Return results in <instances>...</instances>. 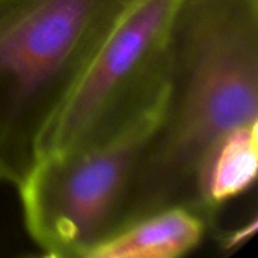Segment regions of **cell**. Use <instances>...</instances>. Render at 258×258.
Segmentation results:
<instances>
[{"mask_svg": "<svg viewBox=\"0 0 258 258\" xmlns=\"http://www.w3.org/2000/svg\"><path fill=\"white\" fill-rule=\"evenodd\" d=\"M168 83L116 233L169 207L204 215L200 180L210 154L236 128L258 122V0H181Z\"/></svg>", "mask_w": 258, "mask_h": 258, "instance_id": "obj_1", "label": "cell"}, {"mask_svg": "<svg viewBox=\"0 0 258 258\" xmlns=\"http://www.w3.org/2000/svg\"><path fill=\"white\" fill-rule=\"evenodd\" d=\"M166 100L168 92L103 139L36 160L17 189L24 227L44 255L86 258L116 233L139 163L163 118Z\"/></svg>", "mask_w": 258, "mask_h": 258, "instance_id": "obj_3", "label": "cell"}, {"mask_svg": "<svg viewBox=\"0 0 258 258\" xmlns=\"http://www.w3.org/2000/svg\"><path fill=\"white\" fill-rule=\"evenodd\" d=\"M210 224L197 210L169 207L115 233L86 258L181 257L200 245Z\"/></svg>", "mask_w": 258, "mask_h": 258, "instance_id": "obj_5", "label": "cell"}, {"mask_svg": "<svg viewBox=\"0 0 258 258\" xmlns=\"http://www.w3.org/2000/svg\"><path fill=\"white\" fill-rule=\"evenodd\" d=\"M181 0H135L118 20L39 141L38 159L103 139L166 95Z\"/></svg>", "mask_w": 258, "mask_h": 258, "instance_id": "obj_4", "label": "cell"}, {"mask_svg": "<svg viewBox=\"0 0 258 258\" xmlns=\"http://www.w3.org/2000/svg\"><path fill=\"white\" fill-rule=\"evenodd\" d=\"M258 122L236 128L210 154L200 180V207L213 222L219 209L257 177Z\"/></svg>", "mask_w": 258, "mask_h": 258, "instance_id": "obj_6", "label": "cell"}, {"mask_svg": "<svg viewBox=\"0 0 258 258\" xmlns=\"http://www.w3.org/2000/svg\"><path fill=\"white\" fill-rule=\"evenodd\" d=\"M135 0H0V183L18 187L79 77Z\"/></svg>", "mask_w": 258, "mask_h": 258, "instance_id": "obj_2", "label": "cell"}]
</instances>
